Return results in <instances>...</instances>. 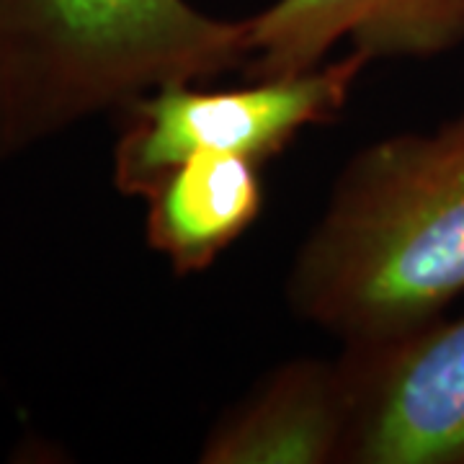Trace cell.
<instances>
[{"mask_svg": "<svg viewBox=\"0 0 464 464\" xmlns=\"http://www.w3.org/2000/svg\"><path fill=\"white\" fill-rule=\"evenodd\" d=\"M464 295V106L356 150L295 250L289 313L341 348L377 346Z\"/></svg>", "mask_w": 464, "mask_h": 464, "instance_id": "1", "label": "cell"}, {"mask_svg": "<svg viewBox=\"0 0 464 464\" xmlns=\"http://www.w3.org/2000/svg\"><path fill=\"white\" fill-rule=\"evenodd\" d=\"M246 63V18L191 0H0V163L160 85Z\"/></svg>", "mask_w": 464, "mask_h": 464, "instance_id": "2", "label": "cell"}, {"mask_svg": "<svg viewBox=\"0 0 464 464\" xmlns=\"http://www.w3.org/2000/svg\"><path fill=\"white\" fill-rule=\"evenodd\" d=\"M372 60L348 50L338 60L276 78H250L240 88L160 85L119 111L111 155L114 188L142 199L168 170L194 155H232L266 163L310 127L331 124Z\"/></svg>", "mask_w": 464, "mask_h": 464, "instance_id": "3", "label": "cell"}, {"mask_svg": "<svg viewBox=\"0 0 464 464\" xmlns=\"http://www.w3.org/2000/svg\"><path fill=\"white\" fill-rule=\"evenodd\" d=\"M338 359L351 390L346 464H464V315Z\"/></svg>", "mask_w": 464, "mask_h": 464, "instance_id": "4", "label": "cell"}, {"mask_svg": "<svg viewBox=\"0 0 464 464\" xmlns=\"http://www.w3.org/2000/svg\"><path fill=\"white\" fill-rule=\"evenodd\" d=\"M250 78L295 75L348 42L377 60H433L464 44V0H274L246 18Z\"/></svg>", "mask_w": 464, "mask_h": 464, "instance_id": "5", "label": "cell"}, {"mask_svg": "<svg viewBox=\"0 0 464 464\" xmlns=\"http://www.w3.org/2000/svg\"><path fill=\"white\" fill-rule=\"evenodd\" d=\"M351 390L341 359L266 372L201 439V464H346Z\"/></svg>", "mask_w": 464, "mask_h": 464, "instance_id": "6", "label": "cell"}, {"mask_svg": "<svg viewBox=\"0 0 464 464\" xmlns=\"http://www.w3.org/2000/svg\"><path fill=\"white\" fill-rule=\"evenodd\" d=\"M142 199L148 248L176 276H197L264 212L261 166L232 155H194L168 170Z\"/></svg>", "mask_w": 464, "mask_h": 464, "instance_id": "7", "label": "cell"}]
</instances>
